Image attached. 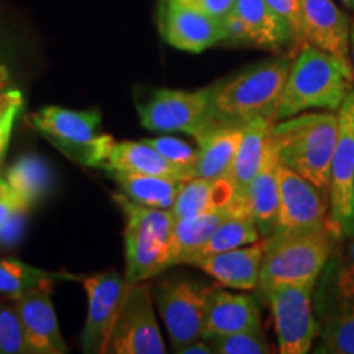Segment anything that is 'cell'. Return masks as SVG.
Segmentation results:
<instances>
[{
    "label": "cell",
    "instance_id": "603a6c76",
    "mask_svg": "<svg viewBox=\"0 0 354 354\" xmlns=\"http://www.w3.org/2000/svg\"><path fill=\"white\" fill-rule=\"evenodd\" d=\"M238 197L240 196L236 194L230 177L215 180L192 177V179L184 180L180 185L171 212L174 218L201 215L207 212L228 209Z\"/></svg>",
    "mask_w": 354,
    "mask_h": 354
},
{
    "label": "cell",
    "instance_id": "9a60e30c",
    "mask_svg": "<svg viewBox=\"0 0 354 354\" xmlns=\"http://www.w3.org/2000/svg\"><path fill=\"white\" fill-rule=\"evenodd\" d=\"M328 223V196L297 172L279 165V215L276 232H307Z\"/></svg>",
    "mask_w": 354,
    "mask_h": 354
},
{
    "label": "cell",
    "instance_id": "5bb4252c",
    "mask_svg": "<svg viewBox=\"0 0 354 354\" xmlns=\"http://www.w3.org/2000/svg\"><path fill=\"white\" fill-rule=\"evenodd\" d=\"M223 21L227 43L264 51H281L295 43L289 24L266 0H234Z\"/></svg>",
    "mask_w": 354,
    "mask_h": 354
},
{
    "label": "cell",
    "instance_id": "e0dca14e",
    "mask_svg": "<svg viewBox=\"0 0 354 354\" xmlns=\"http://www.w3.org/2000/svg\"><path fill=\"white\" fill-rule=\"evenodd\" d=\"M161 33L171 46L189 53H202L227 38L223 19L167 0L161 19Z\"/></svg>",
    "mask_w": 354,
    "mask_h": 354
},
{
    "label": "cell",
    "instance_id": "b9f144b4",
    "mask_svg": "<svg viewBox=\"0 0 354 354\" xmlns=\"http://www.w3.org/2000/svg\"><path fill=\"white\" fill-rule=\"evenodd\" d=\"M351 61H353V66H354V19H353V24H351Z\"/></svg>",
    "mask_w": 354,
    "mask_h": 354
},
{
    "label": "cell",
    "instance_id": "83f0119b",
    "mask_svg": "<svg viewBox=\"0 0 354 354\" xmlns=\"http://www.w3.org/2000/svg\"><path fill=\"white\" fill-rule=\"evenodd\" d=\"M259 240L261 234L258 232V228H256L253 216L250 214V207H248L246 197H241L228 218L221 221L218 228H216L214 234L209 238V241H207L205 245L187 261L185 266H192L196 261L207 258V256L210 254L223 253V251L251 245V243Z\"/></svg>",
    "mask_w": 354,
    "mask_h": 354
},
{
    "label": "cell",
    "instance_id": "2e32d148",
    "mask_svg": "<svg viewBox=\"0 0 354 354\" xmlns=\"http://www.w3.org/2000/svg\"><path fill=\"white\" fill-rule=\"evenodd\" d=\"M304 43L328 53L343 64L351 61L353 20L335 0H300Z\"/></svg>",
    "mask_w": 354,
    "mask_h": 354
},
{
    "label": "cell",
    "instance_id": "f1b7e54d",
    "mask_svg": "<svg viewBox=\"0 0 354 354\" xmlns=\"http://www.w3.org/2000/svg\"><path fill=\"white\" fill-rule=\"evenodd\" d=\"M240 198L241 197H238L228 209L174 220V268L187 264V261L209 241L221 221L228 218Z\"/></svg>",
    "mask_w": 354,
    "mask_h": 354
},
{
    "label": "cell",
    "instance_id": "5b68a950",
    "mask_svg": "<svg viewBox=\"0 0 354 354\" xmlns=\"http://www.w3.org/2000/svg\"><path fill=\"white\" fill-rule=\"evenodd\" d=\"M115 202L125 215V281H151L174 268V215L151 209L117 194Z\"/></svg>",
    "mask_w": 354,
    "mask_h": 354
},
{
    "label": "cell",
    "instance_id": "1f68e13d",
    "mask_svg": "<svg viewBox=\"0 0 354 354\" xmlns=\"http://www.w3.org/2000/svg\"><path fill=\"white\" fill-rule=\"evenodd\" d=\"M216 354H269L274 349L263 330L238 331V333L216 336L207 339Z\"/></svg>",
    "mask_w": 354,
    "mask_h": 354
},
{
    "label": "cell",
    "instance_id": "d6986e66",
    "mask_svg": "<svg viewBox=\"0 0 354 354\" xmlns=\"http://www.w3.org/2000/svg\"><path fill=\"white\" fill-rule=\"evenodd\" d=\"M51 292L48 289H38L20 297H13L30 354L68 353L50 297Z\"/></svg>",
    "mask_w": 354,
    "mask_h": 354
},
{
    "label": "cell",
    "instance_id": "7bdbcfd3",
    "mask_svg": "<svg viewBox=\"0 0 354 354\" xmlns=\"http://www.w3.org/2000/svg\"><path fill=\"white\" fill-rule=\"evenodd\" d=\"M338 2L343 3V6L349 8V10H354V0H338Z\"/></svg>",
    "mask_w": 354,
    "mask_h": 354
},
{
    "label": "cell",
    "instance_id": "484cf974",
    "mask_svg": "<svg viewBox=\"0 0 354 354\" xmlns=\"http://www.w3.org/2000/svg\"><path fill=\"white\" fill-rule=\"evenodd\" d=\"M2 176L17 202L25 210H30L35 203L41 201L50 192L53 184L51 165L33 153L15 159Z\"/></svg>",
    "mask_w": 354,
    "mask_h": 354
},
{
    "label": "cell",
    "instance_id": "f35d334b",
    "mask_svg": "<svg viewBox=\"0 0 354 354\" xmlns=\"http://www.w3.org/2000/svg\"><path fill=\"white\" fill-rule=\"evenodd\" d=\"M19 210H25V209L19 202H17V198L12 194V190L8 189L6 179H3V176L0 174V228H2L3 225H6Z\"/></svg>",
    "mask_w": 354,
    "mask_h": 354
},
{
    "label": "cell",
    "instance_id": "74e56055",
    "mask_svg": "<svg viewBox=\"0 0 354 354\" xmlns=\"http://www.w3.org/2000/svg\"><path fill=\"white\" fill-rule=\"evenodd\" d=\"M21 105L24 104L12 105V107L0 117V166H2L8 145H10L13 125H15L17 117H19V113L21 112Z\"/></svg>",
    "mask_w": 354,
    "mask_h": 354
},
{
    "label": "cell",
    "instance_id": "9c48e42d",
    "mask_svg": "<svg viewBox=\"0 0 354 354\" xmlns=\"http://www.w3.org/2000/svg\"><path fill=\"white\" fill-rule=\"evenodd\" d=\"M215 286L190 277L162 279L154 299L176 353L202 338L207 300Z\"/></svg>",
    "mask_w": 354,
    "mask_h": 354
},
{
    "label": "cell",
    "instance_id": "ac0fdd59",
    "mask_svg": "<svg viewBox=\"0 0 354 354\" xmlns=\"http://www.w3.org/2000/svg\"><path fill=\"white\" fill-rule=\"evenodd\" d=\"M263 330L259 304L250 294H238L214 287L207 300L202 338Z\"/></svg>",
    "mask_w": 354,
    "mask_h": 354
},
{
    "label": "cell",
    "instance_id": "7c38bea8",
    "mask_svg": "<svg viewBox=\"0 0 354 354\" xmlns=\"http://www.w3.org/2000/svg\"><path fill=\"white\" fill-rule=\"evenodd\" d=\"M138 110L141 125L151 131H183L197 138L214 123L210 87L201 91L158 88Z\"/></svg>",
    "mask_w": 354,
    "mask_h": 354
},
{
    "label": "cell",
    "instance_id": "ab89813d",
    "mask_svg": "<svg viewBox=\"0 0 354 354\" xmlns=\"http://www.w3.org/2000/svg\"><path fill=\"white\" fill-rule=\"evenodd\" d=\"M180 353L183 354H212L214 353V348H212V344L207 342V339H196V342H192L187 346L180 349Z\"/></svg>",
    "mask_w": 354,
    "mask_h": 354
},
{
    "label": "cell",
    "instance_id": "4316f807",
    "mask_svg": "<svg viewBox=\"0 0 354 354\" xmlns=\"http://www.w3.org/2000/svg\"><path fill=\"white\" fill-rule=\"evenodd\" d=\"M128 201L151 209L171 210L184 180L176 177L136 174V172H110Z\"/></svg>",
    "mask_w": 354,
    "mask_h": 354
},
{
    "label": "cell",
    "instance_id": "60d3db41",
    "mask_svg": "<svg viewBox=\"0 0 354 354\" xmlns=\"http://www.w3.org/2000/svg\"><path fill=\"white\" fill-rule=\"evenodd\" d=\"M346 254L349 256V259H351V263L354 264V238H351V240H349Z\"/></svg>",
    "mask_w": 354,
    "mask_h": 354
},
{
    "label": "cell",
    "instance_id": "44dd1931",
    "mask_svg": "<svg viewBox=\"0 0 354 354\" xmlns=\"http://www.w3.org/2000/svg\"><path fill=\"white\" fill-rule=\"evenodd\" d=\"M245 125H223L212 123L202 135L197 136L198 158L194 167V177L202 179H223L232 171L243 138Z\"/></svg>",
    "mask_w": 354,
    "mask_h": 354
},
{
    "label": "cell",
    "instance_id": "4dcf8cb0",
    "mask_svg": "<svg viewBox=\"0 0 354 354\" xmlns=\"http://www.w3.org/2000/svg\"><path fill=\"white\" fill-rule=\"evenodd\" d=\"M0 354H30L15 299H0Z\"/></svg>",
    "mask_w": 354,
    "mask_h": 354
},
{
    "label": "cell",
    "instance_id": "ba28073f",
    "mask_svg": "<svg viewBox=\"0 0 354 354\" xmlns=\"http://www.w3.org/2000/svg\"><path fill=\"white\" fill-rule=\"evenodd\" d=\"M317 281L305 284L277 286L263 292L271 308L277 351L281 354H307L318 338V323L313 312V290Z\"/></svg>",
    "mask_w": 354,
    "mask_h": 354
},
{
    "label": "cell",
    "instance_id": "52a82bcc",
    "mask_svg": "<svg viewBox=\"0 0 354 354\" xmlns=\"http://www.w3.org/2000/svg\"><path fill=\"white\" fill-rule=\"evenodd\" d=\"M32 127L53 141L61 151L86 166L102 167L115 143L109 133H100L99 110L44 107L30 117Z\"/></svg>",
    "mask_w": 354,
    "mask_h": 354
},
{
    "label": "cell",
    "instance_id": "7402d4cb",
    "mask_svg": "<svg viewBox=\"0 0 354 354\" xmlns=\"http://www.w3.org/2000/svg\"><path fill=\"white\" fill-rule=\"evenodd\" d=\"M245 197L261 238H268L276 232L279 215V161L272 145Z\"/></svg>",
    "mask_w": 354,
    "mask_h": 354
},
{
    "label": "cell",
    "instance_id": "8992f818",
    "mask_svg": "<svg viewBox=\"0 0 354 354\" xmlns=\"http://www.w3.org/2000/svg\"><path fill=\"white\" fill-rule=\"evenodd\" d=\"M313 312L318 323L315 351L354 354V264L339 248L318 277Z\"/></svg>",
    "mask_w": 354,
    "mask_h": 354
},
{
    "label": "cell",
    "instance_id": "277c9868",
    "mask_svg": "<svg viewBox=\"0 0 354 354\" xmlns=\"http://www.w3.org/2000/svg\"><path fill=\"white\" fill-rule=\"evenodd\" d=\"M263 240L264 256L256 289L259 294L277 286L318 281L343 238L330 221L325 227L307 232H274Z\"/></svg>",
    "mask_w": 354,
    "mask_h": 354
},
{
    "label": "cell",
    "instance_id": "7a4b0ae2",
    "mask_svg": "<svg viewBox=\"0 0 354 354\" xmlns=\"http://www.w3.org/2000/svg\"><path fill=\"white\" fill-rule=\"evenodd\" d=\"M353 87L354 68L304 43L299 55L292 59L277 105L276 122L313 110L338 112Z\"/></svg>",
    "mask_w": 354,
    "mask_h": 354
},
{
    "label": "cell",
    "instance_id": "836d02e7",
    "mask_svg": "<svg viewBox=\"0 0 354 354\" xmlns=\"http://www.w3.org/2000/svg\"><path fill=\"white\" fill-rule=\"evenodd\" d=\"M279 15L289 24L294 33L295 44H304L302 37V10H300V0H266Z\"/></svg>",
    "mask_w": 354,
    "mask_h": 354
},
{
    "label": "cell",
    "instance_id": "8d00e7d4",
    "mask_svg": "<svg viewBox=\"0 0 354 354\" xmlns=\"http://www.w3.org/2000/svg\"><path fill=\"white\" fill-rule=\"evenodd\" d=\"M26 216H28V210H19L0 228V246H13L19 243L25 232Z\"/></svg>",
    "mask_w": 354,
    "mask_h": 354
},
{
    "label": "cell",
    "instance_id": "8fae6325",
    "mask_svg": "<svg viewBox=\"0 0 354 354\" xmlns=\"http://www.w3.org/2000/svg\"><path fill=\"white\" fill-rule=\"evenodd\" d=\"M338 140L331 158L330 221L343 240L354 238V87L338 110Z\"/></svg>",
    "mask_w": 354,
    "mask_h": 354
},
{
    "label": "cell",
    "instance_id": "ffe728a7",
    "mask_svg": "<svg viewBox=\"0 0 354 354\" xmlns=\"http://www.w3.org/2000/svg\"><path fill=\"white\" fill-rule=\"evenodd\" d=\"M263 256L264 240L261 238L259 241L251 243V245L207 256L196 261L192 266L209 274L220 286L250 292L256 290L259 286Z\"/></svg>",
    "mask_w": 354,
    "mask_h": 354
},
{
    "label": "cell",
    "instance_id": "cb8c5ba5",
    "mask_svg": "<svg viewBox=\"0 0 354 354\" xmlns=\"http://www.w3.org/2000/svg\"><path fill=\"white\" fill-rule=\"evenodd\" d=\"M272 123L271 118L258 117L248 122L243 128L240 148H238L236 158H234L232 171L228 174L240 197L246 196L251 180L254 179L263 166L266 154L271 146Z\"/></svg>",
    "mask_w": 354,
    "mask_h": 354
},
{
    "label": "cell",
    "instance_id": "6da1fadb",
    "mask_svg": "<svg viewBox=\"0 0 354 354\" xmlns=\"http://www.w3.org/2000/svg\"><path fill=\"white\" fill-rule=\"evenodd\" d=\"M338 130V112L325 110L302 112L274 122L271 145L279 165L297 172L328 196Z\"/></svg>",
    "mask_w": 354,
    "mask_h": 354
},
{
    "label": "cell",
    "instance_id": "d4e9b609",
    "mask_svg": "<svg viewBox=\"0 0 354 354\" xmlns=\"http://www.w3.org/2000/svg\"><path fill=\"white\" fill-rule=\"evenodd\" d=\"M102 167L109 172L120 171L136 172V174L176 177V179L180 180L189 179L184 171L171 165L166 158H162L146 141H122V143L115 141Z\"/></svg>",
    "mask_w": 354,
    "mask_h": 354
},
{
    "label": "cell",
    "instance_id": "30bf717a",
    "mask_svg": "<svg viewBox=\"0 0 354 354\" xmlns=\"http://www.w3.org/2000/svg\"><path fill=\"white\" fill-rule=\"evenodd\" d=\"M107 353L112 354H165L166 344L159 330L148 281L128 284Z\"/></svg>",
    "mask_w": 354,
    "mask_h": 354
},
{
    "label": "cell",
    "instance_id": "4fadbf2b",
    "mask_svg": "<svg viewBox=\"0 0 354 354\" xmlns=\"http://www.w3.org/2000/svg\"><path fill=\"white\" fill-rule=\"evenodd\" d=\"M82 281L87 294V318L81 336L82 351L105 354L128 282L117 271L94 274Z\"/></svg>",
    "mask_w": 354,
    "mask_h": 354
},
{
    "label": "cell",
    "instance_id": "d590c367",
    "mask_svg": "<svg viewBox=\"0 0 354 354\" xmlns=\"http://www.w3.org/2000/svg\"><path fill=\"white\" fill-rule=\"evenodd\" d=\"M172 2L203 12L215 19H225L234 6V0H172Z\"/></svg>",
    "mask_w": 354,
    "mask_h": 354
},
{
    "label": "cell",
    "instance_id": "d6a6232c",
    "mask_svg": "<svg viewBox=\"0 0 354 354\" xmlns=\"http://www.w3.org/2000/svg\"><path fill=\"white\" fill-rule=\"evenodd\" d=\"M143 141H146L149 146H153L171 165H174L180 171H184L189 179H192L194 167H196L198 158V148H194L187 141L174 138V136H158V138H146Z\"/></svg>",
    "mask_w": 354,
    "mask_h": 354
},
{
    "label": "cell",
    "instance_id": "e575fe53",
    "mask_svg": "<svg viewBox=\"0 0 354 354\" xmlns=\"http://www.w3.org/2000/svg\"><path fill=\"white\" fill-rule=\"evenodd\" d=\"M24 104V95L13 86V81L8 74V69L0 63V117L7 112L12 105Z\"/></svg>",
    "mask_w": 354,
    "mask_h": 354
},
{
    "label": "cell",
    "instance_id": "f546056e",
    "mask_svg": "<svg viewBox=\"0 0 354 354\" xmlns=\"http://www.w3.org/2000/svg\"><path fill=\"white\" fill-rule=\"evenodd\" d=\"M63 279H76L66 272H50L19 259H0V295L20 297L32 290L48 289Z\"/></svg>",
    "mask_w": 354,
    "mask_h": 354
},
{
    "label": "cell",
    "instance_id": "3957f363",
    "mask_svg": "<svg viewBox=\"0 0 354 354\" xmlns=\"http://www.w3.org/2000/svg\"><path fill=\"white\" fill-rule=\"evenodd\" d=\"M292 57L261 61L210 87V109L215 123L246 125L264 117L276 122V112Z\"/></svg>",
    "mask_w": 354,
    "mask_h": 354
}]
</instances>
